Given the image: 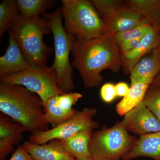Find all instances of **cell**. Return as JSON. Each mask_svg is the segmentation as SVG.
I'll use <instances>...</instances> for the list:
<instances>
[{"label": "cell", "mask_w": 160, "mask_h": 160, "mask_svg": "<svg viewBox=\"0 0 160 160\" xmlns=\"http://www.w3.org/2000/svg\"><path fill=\"white\" fill-rule=\"evenodd\" d=\"M42 16L49 21L54 38L55 58L51 67L56 73L58 85L64 92H70L74 89L72 79V66L69 62V54L77 38L67 33L62 23L61 8L52 13Z\"/></svg>", "instance_id": "cell-5"}, {"label": "cell", "mask_w": 160, "mask_h": 160, "mask_svg": "<svg viewBox=\"0 0 160 160\" xmlns=\"http://www.w3.org/2000/svg\"><path fill=\"white\" fill-rule=\"evenodd\" d=\"M160 47V28L152 26L134 49L122 53L123 71L126 74L130 73L132 68L146 55Z\"/></svg>", "instance_id": "cell-10"}, {"label": "cell", "mask_w": 160, "mask_h": 160, "mask_svg": "<svg viewBox=\"0 0 160 160\" xmlns=\"http://www.w3.org/2000/svg\"><path fill=\"white\" fill-rule=\"evenodd\" d=\"M146 107L160 122V87L154 83L149 86L143 100Z\"/></svg>", "instance_id": "cell-23"}, {"label": "cell", "mask_w": 160, "mask_h": 160, "mask_svg": "<svg viewBox=\"0 0 160 160\" xmlns=\"http://www.w3.org/2000/svg\"><path fill=\"white\" fill-rule=\"evenodd\" d=\"M149 86L142 83L132 85L128 94L117 104L118 114L120 116H125L142 102Z\"/></svg>", "instance_id": "cell-19"}, {"label": "cell", "mask_w": 160, "mask_h": 160, "mask_svg": "<svg viewBox=\"0 0 160 160\" xmlns=\"http://www.w3.org/2000/svg\"><path fill=\"white\" fill-rule=\"evenodd\" d=\"M97 112L94 108L76 110L71 117L58 126L46 131L31 134L28 141L34 144H43L52 140L66 139L85 130H93L99 126V123L93 119Z\"/></svg>", "instance_id": "cell-8"}, {"label": "cell", "mask_w": 160, "mask_h": 160, "mask_svg": "<svg viewBox=\"0 0 160 160\" xmlns=\"http://www.w3.org/2000/svg\"><path fill=\"white\" fill-rule=\"evenodd\" d=\"M102 20L105 26V32L114 34L127 31L142 24L149 25L139 13L129 9L126 5Z\"/></svg>", "instance_id": "cell-13"}, {"label": "cell", "mask_w": 160, "mask_h": 160, "mask_svg": "<svg viewBox=\"0 0 160 160\" xmlns=\"http://www.w3.org/2000/svg\"><path fill=\"white\" fill-rule=\"evenodd\" d=\"M82 97V95L78 92H64L57 96V104L59 108L65 111H72L74 110L72 106Z\"/></svg>", "instance_id": "cell-26"}, {"label": "cell", "mask_w": 160, "mask_h": 160, "mask_svg": "<svg viewBox=\"0 0 160 160\" xmlns=\"http://www.w3.org/2000/svg\"><path fill=\"white\" fill-rule=\"evenodd\" d=\"M152 26L148 24H143L127 31L116 33L115 39L118 46L132 40L142 38Z\"/></svg>", "instance_id": "cell-25"}, {"label": "cell", "mask_w": 160, "mask_h": 160, "mask_svg": "<svg viewBox=\"0 0 160 160\" xmlns=\"http://www.w3.org/2000/svg\"><path fill=\"white\" fill-rule=\"evenodd\" d=\"M115 89L117 97L124 98L129 93L130 88L126 83L122 82L115 85Z\"/></svg>", "instance_id": "cell-29"}, {"label": "cell", "mask_w": 160, "mask_h": 160, "mask_svg": "<svg viewBox=\"0 0 160 160\" xmlns=\"http://www.w3.org/2000/svg\"><path fill=\"white\" fill-rule=\"evenodd\" d=\"M27 129L9 117L0 113V160H5L19 143Z\"/></svg>", "instance_id": "cell-11"}, {"label": "cell", "mask_w": 160, "mask_h": 160, "mask_svg": "<svg viewBox=\"0 0 160 160\" xmlns=\"http://www.w3.org/2000/svg\"><path fill=\"white\" fill-rule=\"evenodd\" d=\"M31 66L25 59L13 38L9 35V46L5 54L0 58V76L18 73Z\"/></svg>", "instance_id": "cell-15"}, {"label": "cell", "mask_w": 160, "mask_h": 160, "mask_svg": "<svg viewBox=\"0 0 160 160\" xmlns=\"http://www.w3.org/2000/svg\"><path fill=\"white\" fill-rule=\"evenodd\" d=\"M152 83H154V84L158 85V86L160 87V73L155 78Z\"/></svg>", "instance_id": "cell-30"}, {"label": "cell", "mask_w": 160, "mask_h": 160, "mask_svg": "<svg viewBox=\"0 0 160 160\" xmlns=\"http://www.w3.org/2000/svg\"><path fill=\"white\" fill-rule=\"evenodd\" d=\"M122 125L128 132L142 136L160 131V122L143 101L124 116Z\"/></svg>", "instance_id": "cell-9"}, {"label": "cell", "mask_w": 160, "mask_h": 160, "mask_svg": "<svg viewBox=\"0 0 160 160\" xmlns=\"http://www.w3.org/2000/svg\"><path fill=\"white\" fill-rule=\"evenodd\" d=\"M0 111L31 134L49 129L41 98L22 86L1 82Z\"/></svg>", "instance_id": "cell-2"}, {"label": "cell", "mask_w": 160, "mask_h": 160, "mask_svg": "<svg viewBox=\"0 0 160 160\" xmlns=\"http://www.w3.org/2000/svg\"><path fill=\"white\" fill-rule=\"evenodd\" d=\"M92 132V129L85 130L61 141L67 151L76 160L91 159L89 145Z\"/></svg>", "instance_id": "cell-17"}, {"label": "cell", "mask_w": 160, "mask_h": 160, "mask_svg": "<svg viewBox=\"0 0 160 160\" xmlns=\"http://www.w3.org/2000/svg\"><path fill=\"white\" fill-rule=\"evenodd\" d=\"M22 146L33 160H76L67 151L61 140H52L43 144L25 141Z\"/></svg>", "instance_id": "cell-14"}, {"label": "cell", "mask_w": 160, "mask_h": 160, "mask_svg": "<svg viewBox=\"0 0 160 160\" xmlns=\"http://www.w3.org/2000/svg\"><path fill=\"white\" fill-rule=\"evenodd\" d=\"M93 160V159H89V160Z\"/></svg>", "instance_id": "cell-31"}, {"label": "cell", "mask_w": 160, "mask_h": 160, "mask_svg": "<svg viewBox=\"0 0 160 160\" xmlns=\"http://www.w3.org/2000/svg\"><path fill=\"white\" fill-rule=\"evenodd\" d=\"M21 14L24 17L39 16L55 6L54 0H17Z\"/></svg>", "instance_id": "cell-21"}, {"label": "cell", "mask_w": 160, "mask_h": 160, "mask_svg": "<svg viewBox=\"0 0 160 160\" xmlns=\"http://www.w3.org/2000/svg\"><path fill=\"white\" fill-rule=\"evenodd\" d=\"M91 2L102 19L125 6V1L121 0H92Z\"/></svg>", "instance_id": "cell-24"}, {"label": "cell", "mask_w": 160, "mask_h": 160, "mask_svg": "<svg viewBox=\"0 0 160 160\" xmlns=\"http://www.w3.org/2000/svg\"><path fill=\"white\" fill-rule=\"evenodd\" d=\"M57 96L50 98L43 103L45 119L52 128L58 126L71 117L76 110L65 111L58 107L57 104Z\"/></svg>", "instance_id": "cell-20"}, {"label": "cell", "mask_w": 160, "mask_h": 160, "mask_svg": "<svg viewBox=\"0 0 160 160\" xmlns=\"http://www.w3.org/2000/svg\"><path fill=\"white\" fill-rule=\"evenodd\" d=\"M101 98L104 102H111L117 97L116 92L115 85L108 83L102 86L100 90Z\"/></svg>", "instance_id": "cell-27"}, {"label": "cell", "mask_w": 160, "mask_h": 160, "mask_svg": "<svg viewBox=\"0 0 160 160\" xmlns=\"http://www.w3.org/2000/svg\"><path fill=\"white\" fill-rule=\"evenodd\" d=\"M72 52V66L78 69L86 88H95L102 84L103 70L109 69L118 72L122 66L115 34L111 32H105L99 37L90 40L77 39Z\"/></svg>", "instance_id": "cell-1"}, {"label": "cell", "mask_w": 160, "mask_h": 160, "mask_svg": "<svg viewBox=\"0 0 160 160\" xmlns=\"http://www.w3.org/2000/svg\"><path fill=\"white\" fill-rule=\"evenodd\" d=\"M0 81L25 87L39 96L42 103L64 93L58 86L56 73L51 66L31 67L18 73L1 77Z\"/></svg>", "instance_id": "cell-7"}, {"label": "cell", "mask_w": 160, "mask_h": 160, "mask_svg": "<svg viewBox=\"0 0 160 160\" xmlns=\"http://www.w3.org/2000/svg\"><path fill=\"white\" fill-rule=\"evenodd\" d=\"M160 73V47L143 57L130 72L131 86L138 83L150 85Z\"/></svg>", "instance_id": "cell-12"}, {"label": "cell", "mask_w": 160, "mask_h": 160, "mask_svg": "<svg viewBox=\"0 0 160 160\" xmlns=\"http://www.w3.org/2000/svg\"><path fill=\"white\" fill-rule=\"evenodd\" d=\"M61 3L67 33L79 40L95 38L105 33L104 23L91 1L62 0Z\"/></svg>", "instance_id": "cell-4"}, {"label": "cell", "mask_w": 160, "mask_h": 160, "mask_svg": "<svg viewBox=\"0 0 160 160\" xmlns=\"http://www.w3.org/2000/svg\"><path fill=\"white\" fill-rule=\"evenodd\" d=\"M7 31L31 67L46 66L47 58L52 51V48L46 45L43 41L44 36L51 31L49 21L46 18H26L19 14Z\"/></svg>", "instance_id": "cell-3"}, {"label": "cell", "mask_w": 160, "mask_h": 160, "mask_svg": "<svg viewBox=\"0 0 160 160\" xmlns=\"http://www.w3.org/2000/svg\"><path fill=\"white\" fill-rule=\"evenodd\" d=\"M125 5L139 13L147 23L160 28V0H128Z\"/></svg>", "instance_id": "cell-18"}, {"label": "cell", "mask_w": 160, "mask_h": 160, "mask_svg": "<svg viewBox=\"0 0 160 160\" xmlns=\"http://www.w3.org/2000/svg\"><path fill=\"white\" fill-rule=\"evenodd\" d=\"M148 157L160 160V131L140 136L122 160Z\"/></svg>", "instance_id": "cell-16"}, {"label": "cell", "mask_w": 160, "mask_h": 160, "mask_svg": "<svg viewBox=\"0 0 160 160\" xmlns=\"http://www.w3.org/2000/svg\"><path fill=\"white\" fill-rule=\"evenodd\" d=\"M8 160H33L30 155L23 148L22 146H18L11 158Z\"/></svg>", "instance_id": "cell-28"}, {"label": "cell", "mask_w": 160, "mask_h": 160, "mask_svg": "<svg viewBox=\"0 0 160 160\" xmlns=\"http://www.w3.org/2000/svg\"><path fill=\"white\" fill-rule=\"evenodd\" d=\"M20 10L15 0H3L0 4V40L8 30Z\"/></svg>", "instance_id": "cell-22"}, {"label": "cell", "mask_w": 160, "mask_h": 160, "mask_svg": "<svg viewBox=\"0 0 160 160\" xmlns=\"http://www.w3.org/2000/svg\"><path fill=\"white\" fill-rule=\"evenodd\" d=\"M137 139L121 122L92 132L89 148L93 160H121L133 147Z\"/></svg>", "instance_id": "cell-6"}]
</instances>
